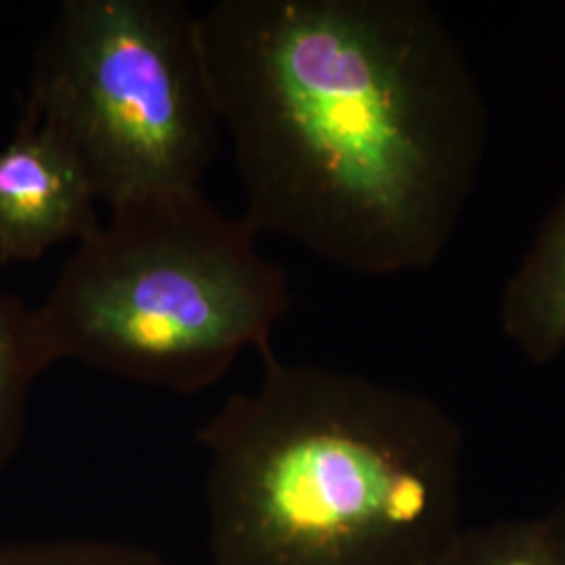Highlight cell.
Listing matches in <instances>:
<instances>
[{
    "label": "cell",
    "instance_id": "cell-1",
    "mask_svg": "<svg viewBox=\"0 0 565 565\" xmlns=\"http://www.w3.org/2000/svg\"><path fill=\"white\" fill-rule=\"evenodd\" d=\"M205 72L245 212L369 277L445 256L488 145L480 78L424 0H216Z\"/></svg>",
    "mask_w": 565,
    "mask_h": 565
},
{
    "label": "cell",
    "instance_id": "cell-2",
    "mask_svg": "<svg viewBox=\"0 0 565 565\" xmlns=\"http://www.w3.org/2000/svg\"><path fill=\"white\" fill-rule=\"evenodd\" d=\"M263 361L198 434L212 565H436L463 527L461 425L413 390Z\"/></svg>",
    "mask_w": 565,
    "mask_h": 565
},
{
    "label": "cell",
    "instance_id": "cell-3",
    "mask_svg": "<svg viewBox=\"0 0 565 565\" xmlns=\"http://www.w3.org/2000/svg\"><path fill=\"white\" fill-rule=\"evenodd\" d=\"M76 243L34 321L46 363L67 359L137 384L195 394L245 350H273L289 287L242 216L200 186L109 205Z\"/></svg>",
    "mask_w": 565,
    "mask_h": 565
},
{
    "label": "cell",
    "instance_id": "cell-4",
    "mask_svg": "<svg viewBox=\"0 0 565 565\" xmlns=\"http://www.w3.org/2000/svg\"><path fill=\"white\" fill-rule=\"evenodd\" d=\"M23 111L70 145L99 202L200 186L223 121L198 11L181 0L61 2Z\"/></svg>",
    "mask_w": 565,
    "mask_h": 565
},
{
    "label": "cell",
    "instance_id": "cell-5",
    "mask_svg": "<svg viewBox=\"0 0 565 565\" xmlns=\"http://www.w3.org/2000/svg\"><path fill=\"white\" fill-rule=\"evenodd\" d=\"M97 203L70 145L21 111L13 139L0 149V266L36 263L60 243L86 239L102 226Z\"/></svg>",
    "mask_w": 565,
    "mask_h": 565
},
{
    "label": "cell",
    "instance_id": "cell-6",
    "mask_svg": "<svg viewBox=\"0 0 565 565\" xmlns=\"http://www.w3.org/2000/svg\"><path fill=\"white\" fill-rule=\"evenodd\" d=\"M501 327L532 364L565 352V193L505 287Z\"/></svg>",
    "mask_w": 565,
    "mask_h": 565
},
{
    "label": "cell",
    "instance_id": "cell-7",
    "mask_svg": "<svg viewBox=\"0 0 565 565\" xmlns=\"http://www.w3.org/2000/svg\"><path fill=\"white\" fill-rule=\"evenodd\" d=\"M51 364L42 352L34 308L0 285V473L18 457L36 377Z\"/></svg>",
    "mask_w": 565,
    "mask_h": 565
},
{
    "label": "cell",
    "instance_id": "cell-8",
    "mask_svg": "<svg viewBox=\"0 0 565 565\" xmlns=\"http://www.w3.org/2000/svg\"><path fill=\"white\" fill-rule=\"evenodd\" d=\"M436 565H559L543 518L461 527Z\"/></svg>",
    "mask_w": 565,
    "mask_h": 565
},
{
    "label": "cell",
    "instance_id": "cell-9",
    "mask_svg": "<svg viewBox=\"0 0 565 565\" xmlns=\"http://www.w3.org/2000/svg\"><path fill=\"white\" fill-rule=\"evenodd\" d=\"M0 565H177L139 546L63 539L2 543Z\"/></svg>",
    "mask_w": 565,
    "mask_h": 565
},
{
    "label": "cell",
    "instance_id": "cell-10",
    "mask_svg": "<svg viewBox=\"0 0 565 565\" xmlns=\"http://www.w3.org/2000/svg\"><path fill=\"white\" fill-rule=\"evenodd\" d=\"M543 520H545L546 532L555 551L557 564L565 565V494L557 505L543 515Z\"/></svg>",
    "mask_w": 565,
    "mask_h": 565
}]
</instances>
